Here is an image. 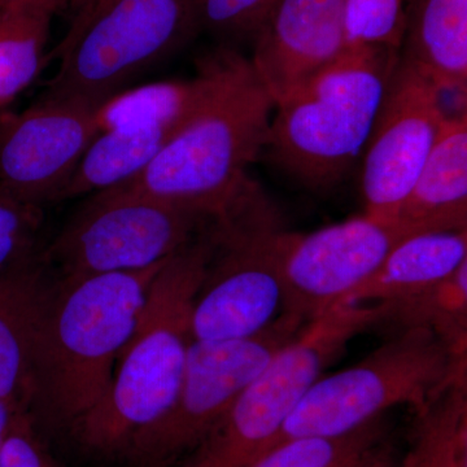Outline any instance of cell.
Wrapping results in <instances>:
<instances>
[{
    "label": "cell",
    "mask_w": 467,
    "mask_h": 467,
    "mask_svg": "<svg viewBox=\"0 0 467 467\" xmlns=\"http://www.w3.org/2000/svg\"><path fill=\"white\" fill-rule=\"evenodd\" d=\"M461 379H466V355L429 328L404 327L358 364L319 378L269 448L291 439L350 434L398 405L420 410Z\"/></svg>",
    "instance_id": "obj_5"
},
{
    "label": "cell",
    "mask_w": 467,
    "mask_h": 467,
    "mask_svg": "<svg viewBox=\"0 0 467 467\" xmlns=\"http://www.w3.org/2000/svg\"><path fill=\"white\" fill-rule=\"evenodd\" d=\"M209 223L160 269L109 391L69 430L86 450L124 453L173 404L192 343L193 299L211 256Z\"/></svg>",
    "instance_id": "obj_2"
},
{
    "label": "cell",
    "mask_w": 467,
    "mask_h": 467,
    "mask_svg": "<svg viewBox=\"0 0 467 467\" xmlns=\"http://www.w3.org/2000/svg\"><path fill=\"white\" fill-rule=\"evenodd\" d=\"M400 51L347 48L342 57L275 107L266 149L306 186L327 190L364 153Z\"/></svg>",
    "instance_id": "obj_4"
},
{
    "label": "cell",
    "mask_w": 467,
    "mask_h": 467,
    "mask_svg": "<svg viewBox=\"0 0 467 467\" xmlns=\"http://www.w3.org/2000/svg\"><path fill=\"white\" fill-rule=\"evenodd\" d=\"M69 5L73 0H20L0 8V107L41 73L52 17Z\"/></svg>",
    "instance_id": "obj_21"
},
{
    "label": "cell",
    "mask_w": 467,
    "mask_h": 467,
    "mask_svg": "<svg viewBox=\"0 0 467 467\" xmlns=\"http://www.w3.org/2000/svg\"><path fill=\"white\" fill-rule=\"evenodd\" d=\"M275 101L234 50L223 84L142 173L121 184L213 220L251 182L269 138Z\"/></svg>",
    "instance_id": "obj_3"
},
{
    "label": "cell",
    "mask_w": 467,
    "mask_h": 467,
    "mask_svg": "<svg viewBox=\"0 0 467 467\" xmlns=\"http://www.w3.org/2000/svg\"><path fill=\"white\" fill-rule=\"evenodd\" d=\"M147 193L116 186L91 193L42 252L52 281L140 272L171 259L209 223Z\"/></svg>",
    "instance_id": "obj_8"
},
{
    "label": "cell",
    "mask_w": 467,
    "mask_h": 467,
    "mask_svg": "<svg viewBox=\"0 0 467 467\" xmlns=\"http://www.w3.org/2000/svg\"><path fill=\"white\" fill-rule=\"evenodd\" d=\"M387 306V318L404 327H425L454 352L466 355L467 261L445 281L417 296Z\"/></svg>",
    "instance_id": "obj_23"
},
{
    "label": "cell",
    "mask_w": 467,
    "mask_h": 467,
    "mask_svg": "<svg viewBox=\"0 0 467 467\" xmlns=\"http://www.w3.org/2000/svg\"><path fill=\"white\" fill-rule=\"evenodd\" d=\"M234 48L223 46L199 61L186 81H161L129 88L98 107L100 131L144 124L187 125L201 112L225 78Z\"/></svg>",
    "instance_id": "obj_18"
},
{
    "label": "cell",
    "mask_w": 467,
    "mask_h": 467,
    "mask_svg": "<svg viewBox=\"0 0 467 467\" xmlns=\"http://www.w3.org/2000/svg\"><path fill=\"white\" fill-rule=\"evenodd\" d=\"M47 275L42 265L0 282V400L30 410L34 348Z\"/></svg>",
    "instance_id": "obj_19"
},
{
    "label": "cell",
    "mask_w": 467,
    "mask_h": 467,
    "mask_svg": "<svg viewBox=\"0 0 467 467\" xmlns=\"http://www.w3.org/2000/svg\"><path fill=\"white\" fill-rule=\"evenodd\" d=\"M467 261V230L420 233L399 242L368 281L337 304L398 303L450 278Z\"/></svg>",
    "instance_id": "obj_17"
},
{
    "label": "cell",
    "mask_w": 467,
    "mask_h": 467,
    "mask_svg": "<svg viewBox=\"0 0 467 467\" xmlns=\"http://www.w3.org/2000/svg\"><path fill=\"white\" fill-rule=\"evenodd\" d=\"M165 263L140 272L63 281L47 276L30 409L38 408L55 425L70 430L97 407Z\"/></svg>",
    "instance_id": "obj_1"
},
{
    "label": "cell",
    "mask_w": 467,
    "mask_h": 467,
    "mask_svg": "<svg viewBox=\"0 0 467 467\" xmlns=\"http://www.w3.org/2000/svg\"><path fill=\"white\" fill-rule=\"evenodd\" d=\"M199 33L196 0H110L57 58L45 95L99 107Z\"/></svg>",
    "instance_id": "obj_9"
},
{
    "label": "cell",
    "mask_w": 467,
    "mask_h": 467,
    "mask_svg": "<svg viewBox=\"0 0 467 467\" xmlns=\"http://www.w3.org/2000/svg\"><path fill=\"white\" fill-rule=\"evenodd\" d=\"M18 409H26L11 404V402L0 400V451H2L3 442L7 436L9 426Z\"/></svg>",
    "instance_id": "obj_31"
},
{
    "label": "cell",
    "mask_w": 467,
    "mask_h": 467,
    "mask_svg": "<svg viewBox=\"0 0 467 467\" xmlns=\"http://www.w3.org/2000/svg\"><path fill=\"white\" fill-rule=\"evenodd\" d=\"M408 0H344L347 48L400 51Z\"/></svg>",
    "instance_id": "obj_26"
},
{
    "label": "cell",
    "mask_w": 467,
    "mask_h": 467,
    "mask_svg": "<svg viewBox=\"0 0 467 467\" xmlns=\"http://www.w3.org/2000/svg\"><path fill=\"white\" fill-rule=\"evenodd\" d=\"M409 232L398 221L361 214L312 233L279 229L284 312L313 321L368 281Z\"/></svg>",
    "instance_id": "obj_11"
},
{
    "label": "cell",
    "mask_w": 467,
    "mask_h": 467,
    "mask_svg": "<svg viewBox=\"0 0 467 467\" xmlns=\"http://www.w3.org/2000/svg\"><path fill=\"white\" fill-rule=\"evenodd\" d=\"M387 317L383 303L337 304L310 321L234 400L198 447L174 467H247L350 340Z\"/></svg>",
    "instance_id": "obj_6"
},
{
    "label": "cell",
    "mask_w": 467,
    "mask_h": 467,
    "mask_svg": "<svg viewBox=\"0 0 467 467\" xmlns=\"http://www.w3.org/2000/svg\"><path fill=\"white\" fill-rule=\"evenodd\" d=\"M15 2H20V0H0V8L5 7V5H11V3ZM79 2H81V0H73V3H76V7L79 5Z\"/></svg>",
    "instance_id": "obj_32"
},
{
    "label": "cell",
    "mask_w": 467,
    "mask_h": 467,
    "mask_svg": "<svg viewBox=\"0 0 467 467\" xmlns=\"http://www.w3.org/2000/svg\"><path fill=\"white\" fill-rule=\"evenodd\" d=\"M251 41L252 69L281 106L342 57L344 0H276Z\"/></svg>",
    "instance_id": "obj_14"
},
{
    "label": "cell",
    "mask_w": 467,
    "mask_h": 467,
    "mask_svg": "<svg viewBox=\"0 0 467 467\" xmlns=\"http://www.w3.org/2000/svg\"><path fill=\"white\" fill-rule=\"evenodd\" d=\"M43 205L0 192V282L41 266Z\"/></svg>",
    "instance_id": "obj_25"
},
{
    "label": "cell",
    "mask_w": 467,
    "mask_h": 467,
    "mask_svg": "<svg viewBox=\"0 0 467 467\" xmlns=\"http://www.w3.org/2000/svg\"><path fill=\"white\" fill-rule=\"evenodd\" d=\"M184 126L144 124L100 131L86 150L61 192L60 201L130 182L158 158Z\"/></svg>",
    "instance_id": "obj_20"
},
{
    "label": "cell",
    "mask_w": 467,
    "mask_h": 467,
    "mask_svg": "<svg viewBox=\"0 0 467 467\" xmlns=\"http://www.w3.org/2000/svg\"><path fill=\"white\" fill-rule=\"evenodd\" d=\"M0 467H58L34 426L32 411L18 409L0 451Z\"/></svg>",
    "instance_id": "obj_28"
},
{
    "label": "cell",
    "mask_w": 467,
    "mask_h": 467,
    "mask_svg": "<svg viewBox=\"0 0 467 467\" xmlns=\"http://www.w3.org/2000/svg\"><path fill=\"white\" fill-rule=\"evenodd\" d=\"M212 251L192 310L196 342L242 339L284 313L275 208L254 182L209 223Z\"/></svg>",
    "instance_id": "obj_7"
},
{
    "label": "cell",
    "mask_w": 467,
    "mask_h": 467,
    "mask_svg": "<svg viewBox=\"0 0 467 467\" xmlns=\"http://www.w3.org/2000/svg\"><path fill=\"white\" fill-rule=\"evenodd\" d=\"M400 461L398 451L386 436L365 451L349 467H399Z\"/></svg>",
    "instance_id": "obj_30"
},
{
    "label": "cell",
    "mask_w": 467,
    "mask_h": 467,
    "mask_svg": "<svg viewBox=\"0 0 467 467\" xmlns=\"http://www.w3.org/2000/svg\"><path fill=\"white\" fill-rule=\"evenodd\" d=\"M400 57L466 104L467 0H409Z\"/></svg>",
    "instance_id": "obj_16"
},
{
    "label": "cell",
    "mask_w": 467,
    "mask_h": 467,
    "mask_svg": "<svg viewBox=\"0 0 467 467\" xmlns=\"http://www.w3.org/2000/svg\"><path fill=\"white\" fill-rule=\"evenodd\" d=\"M109 2L110 0H81L79 5H77V12L72 23H70L69 29H67L64 38L58 42L57 48L51 52L50 57H60L76 41L77 36L82 33V30L90 23L92 18L97 16Z\"/></svg>",
    "instance_id": "obj_29"
},
{
    "label": "cell",
    "mask_w": 467,
    "mask_h": 467,
    "mask_svg": "<svg viewBox=\"0 0 467 467\" xmlns=\"http://www.w3.org/2000/svg\"><path fill=\"white\" fill-rule=\"evenodd\" d=\"M466 379L417 411L410 448L399 467H467Z\"/></svg>",
    "instance_id": "obj_22"
},
{
    "label": "cell",
    "mask_w": 467,
    "mask_h": 467,
    "mask_svg": "<svg viewBox=\"0 0 467 467\" xmlns=\"http://www.w3.org/2000/svg\"><path fill=\"white\" fill-rule=\"evenodd\" d=\"M309 322L284 312L265 330L242 339L192 340L180 391L167 413L129 442L137 467H174L217 425L239 393Z\"/></svg>",
    "instance_id": "obj_10"
},
{
    "label": "cell",
    "mask_w": 467,
    "mask_h": 467,
    "mask_svg": "<svg viewBox=\"0 0 467 467\" xmlns=\"http://www.w3.org/2000/svg\"><path fill=\"white\" fill-rule=\"evenodd\" d=\"M386 434V423L379 417L350 434L308 436L279 442L247 467H349Z\"/></svg>",
    "instance_id": "obj_24"
},
{
    "label": "cell",
    "mask_w": 467,
    "mask_h": 467,
    "mask_svg": "<svg viewBox=\"0 0 467 467\" xmlns=\"http://www.w3.org/2000/svg\"><path fill=\"white\" fill-rule=\"evenodd\" d=\"M447 117L441 88L399 58L362 153L365 214L396 221Z\"/></svg>",
    "instance_id": "obj_12"
},
{
    "label": "cell",
    "mask_w": 467,
    "mask_h": 467,
    "mask_svg": "<svg viewBox=\"0 0 467 467\" xmlns=\"http://www.w3.org/2000/svg\"><path fill=\"white\" fill-rule=\"evenodd\" d=\"M276 0H196L201 32L223 42L252 39Z\"/></svg>",
    "instance_id": "obj_27"
},
{
    "label": "cell",
    "mask_w": 467,
    "mask_h": 467,
    "mask_svg": "<svg viewBox=\"0 0 467 467\" xmlns=\"http://www.w3.org/2000/svg\"><path fill=\"white\" fill-rule=\"evenodd\" d=\"M396 221L414 234L467 230V113L448 116Z\"/></svg>",
    "instance_id": "obj_15"
},
{
    "label": "cell",
    "mask_w": 467,
    "mask_h": 467,
    "mask_svg": "<svg viewBox=\"0 0 467 467\" xmlns=\"http://www.w3.org/2000/svg\"><path fill=\"white\" fill-rule=\"evenodd\" d=\"M98 107L43 95L0 119V192L43 205L60 201L79 161L99 134Z\"/></svg>",
    "instance_id": "obj_13"
}]
</instances>
